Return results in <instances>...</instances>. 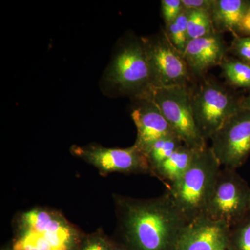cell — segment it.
I'll return each instance as SVG.
<instances>
[{"instance_id":"obj_15","label":"cell","mask_w":250,"mask_h":250,"mask_svg":"<svg viewBox=\"0 0 250 250\" xmlns=\"http://www.w3.org/2000/svg\"><path fill=\"white\" fill-rule=\"evenodd\" d=\"M184 143L177 135H171L166 136L156 141L149 149L145 152L149 169L150 174L167 160L176 150L182 147Z\"/></svg>"},{"instance_id":"obj_14","label":"cell","mask_w":250,"mask_h":250,"mask_svg":"<svg viewBox=\"0 0 250 250\" xmlns=\"http://www.w3.org/2000/svg\"><path fill=\"white\" fill-rule=\"evenodd\" d=\"M197 149H193L184 144L161 164L152 175L160 179L167 188L173 185L182 178L191 165Z\"/></svg>"},{"instance_id":"obj_11","label":"cell","mask_w":250,"mask_h":250,"mask_svg":"<svg viewBox=\"0 0 250 250\" xmlns=\"http://www.w3.org/2000/svg\"><path fill=\"white\" fill-rule=\"evenodd\" d=\"M229 228L202 215L188 224L176 250H220L228 248Z\"/></svg>"},{"instance_id":"obj_17","label":"cell","mask_w":250,"mask_h":250,"mask_svg":"<svg viewBox=\"0 0 250 250\" xmlns=\"http://www.w3.org/2000/svg\"><path fill=\"white\" fill-rule=\"evenodd\" d=\"M188 41L205 37L217 32L209 13L203 11H188Z\"/></svg>"},{"instance_id":"obj_3","label":"cell","mask_w":250,"mask_h":250,"mask_svg":"<svg viewBox=\"0 0 250 250\" xmlns=\"http://www.w3.org/2000/svg\"><path fill=\"white\" fill-rule=\"evenodd\" d=\"M221 166L210 147L197 149L191 165L167 192L188 223L205 214Z\"/></svg>"},{"instance_id":"obj_4","label":"cell","mask_w":250,"mask_h":250,"mask_svg":"<svg viewBox=\"0 0 250 250\" xmlns=\"http://www.w3.org/2000/svg\"><path fill=\"white\" fill-rule=\"evenodd\" d=\"M194 118L202 137L207 141L229 118L242 111L236 98L215 81L205 80L191 92Z\"/></svg>"},{"instance_id":"obj_2","label":"cell","mask_w":250,"mask_h":250,"mask_svg":"<svg viewBox=\"0 0 250 250\" xmlns=\"http://www.w3.org/2000/svg\"><path fill=\"white\" fill-rule=\"evenodd\" d=\"M104 91L134 100L152 89L150 66L142 38L126 37L118 42L103 75Z\"/></svg>"},{"instance_id":"obj_20","label":"cell","mask_w":250,"mask_h":250,"mask_svg":"<svg viewBox=\"0 0 250 250\" xmlns=\"http://www.w3.org/2000/svg\"><path fill=\"white\" fill-rule=\"evenodd\" d=\"M77 250H114V243L103 232L97 231L81 238Z\"/></svg>"},{"instance_id":"obj_7","label":"cell","mask_w":250,"mask_h":250,"mask_svg":"<svg viewBox=\"0 0 250 250\" xmlns=\"http://www.w3.org/2000/svg\"><path fill=\"white\" fill-rule=\"evenodd\" d=\"M142 39L150 66L152 88L188 86L190 70L183 54L172 45L166 31Z\"/></svg>"},{"instance_id":"obj_19","label":"cell","mask_w":250,"mask_h":250,"mask_svg":"<svg viewBox=\"0 0 250 250\" xmlns=\"http://www.w3.org/2000/svg\"><path fill=\"white\" fill-rule=\"evenodd\" d=\"M228 250H250V210L244 218L230 227Z\"/></svg>"},{"instance_id":"obj_5","label":"cell","mask_w":250,"mask_h":250,"mask_svg":"<svg viewBox=\"0 0 250 250\" xmlns=\"http://www.w3.org/2000/svg\"><path fill=\"white\" fill-rule=\"evenodd\" d=\"M250 210V188L246 181L236 170L220 169L204 215L230 228Z\"/></svg>"},{"instance_id":"obj_24","label":"cell","mask_w":250,"mask_h":250,"mask_svg":"<svg viewBox=\"0 0 250 250\" xmlns=\"http://www.w3.org/2000/svg\"><path fill=\"white\" fill-rule=\"evenodd\" d=\"M246 35H250V8L242 22L241 32Z\"/></svg>"},{"instance_id":"obj_23","label":"cell","mask_w":250,"mask_h":250,"mask_svg":"<svg viewBox=\"0 0 250 250\" xmlns=\"http://www.w3.org/2000/svg\"><path fill=\"white\" fill-rule=\"evenodd\" d=\"M184 9L211 13L214 0H182Z\"/></svg>"},{"instance_id":"obj_12","label":"cell","mask_w":250,"mask_h":250,"mask_svg":"<svg viewBox=\"0 0 250 250\" xmlns=\"http://www.w3.org/2000/svg\"><path fill=\"white\" fill-rule=\"evenodd\" d=\"M228 50L221 34L214 32L188 41L183 57L190 73L199 77L221 65Z\"/></svg>"},{"instance_id":"obj_8","label":"cell","mask_w":250,"mask_h":250,"mask_svg":"<svg viewBox=\"0 0 250 250\" xmlns=\"http://www.w3.org/2000/svg\"><path fill=\"white\" fill-rule=\"evenodd\" d=\"M210 140L221 167H241L250 155V112L242 111L231 117Z\"/></svg>"},{"instance_id":"obj_10","label":"cell","mask_w":250,"mask_h":250,"mask_svg":"<svg viewBox=\"0 0 250 250\" xmlns=\"http://www.w3.org/2000/svg\"><path fill=\"white\" fill-rule=\"evenodd\" d=\"M135 102L131 114L137 130L134 146L145 154L156 141L176 134L149 95Z\"/></svg>"},{"instance_id":"obj_16","label":"cell","mask_w":250,"mask_h":250,"mask_svg":"<svg viewBox=\"0 0 250 250\" xmlns=\"http://www.w3.org/2000/svg\"><path fill=\"white\" fill-rule=\"evenodd\" d=\"M220 66L230 85L250 89V65L236 58L225 57Z\"/></svg>"},{"instance_id":"obj_18","label":"cell","mask_w":250,"mask_h":250,"mask_svg":"<svg viewBox=\"0 0 250 250\" xmlns=\"http://www.w3.org/2000/svg\"><path fill=\"white\" fill-rule=\"evenodd\" d=\"M189 11L183 9L175 21L166 26V34L172 45L180 53L184 54L188 42V20Z\"/></svg>"},{"instance_id":"obj_27","label":"cell","mask_w":250,"mask_h":250,"mask_svg":"<svg viewBox=\"0 0 250 250\" xmlns=\"http://www.w3.org/2000/svg\"><path fill=\"white\" fill-rule=\"evenodd\" d=\"M220 250H228V248H224V249Z\"/></svg>"},{"instance_id":"obj_13","label":"cell","mask_w":250,"mask_h":250,"mask_svg":"<svg viewBox=\"0 0 250 250\" xmlns=\"http://www.w3.org/2000/svg\"><path fill=\"white\" fill-rule=\"evenodd\" d=\"M250 8L248 0H214L210 17L217 32H241L242 22Z\"/></svg>"},{"instance_id":"obj_6","label":"cell","mask_w":250,"mask_h":250,"mask_svg":"<svg viewBox=\"0 0 250 250\" xmlns=\"http://www.w3.org/2000/svg\"><path fill=\"white\" fill-rule=\"evenodd\" d=\"M149 96L184 144L193 149L207 146L195 123L187 86L153 88Z\"/></svg>"},{"instance_id":"obj_1","label":"cell","mask_w":250,"mask_h":250,"mask_svg":"<svg viewBox=\"0 0 250 250\" xmlns=\"http://www.w3.org/2000/svg\"><path fill=\"white\" fill-rule=\"evenodd\" d=\"M118 228L129 250H176L188 221L168 192L150 199L116 195Z\"/></svg>"},{"instance_id":"obj_28","label":"cell","mask_w":250,"mask_h":250,"mask_svg":"<svg viewBox=\"0 0 250 250\" xmlns=\"http://www.w3.org/2000/svg\"><path fill=\"white\" fill-rule=\"evenodd\" d=\"M12 250V249H11V250Z\"/></svg>"},{"instance_id":"obj_26","label":"cell","mask_w":250,"mask_h":250,"mask_svg":"<svg viewBox=\"0 0 250 250\" xmlns=\"http://www.w3.org/2000/svg\"><path fill=\"white\" fill-rule=\"evenodd\" d=\"M114 250H129L124 245L116 244L114 243Z\"/></svg>"},{"instance_id":"obj_25","label":"cell","mask_w":250,"mask_h":250,"mask_svg":"<svg viewBox=\"0 0 250 250\" xmlns=\"http://www.w3.org/2000/svg\"><path fill=\"white\" fill-rule=\"evenodd\" d=\"M241 106L243 111L250 112V93L246 97L241 98Z\"/></svg>"},{"instance_id":"obj_22","label":"cell","mask_w":250,"mask_h":250,"mask_svg":"<svg viewBox=\"0 0 250 250\" xmlns=\"http://www.w3.org/2000/svg\"><path fill=\"white\" fill-rule=\"evenodd\" d=\"M183 9L182 0H162L161 11L166 26L175 21Z\"/></svg>"},{"instance_id":"obj_21","label":"cell","mask_w":250,"mask_h":250,"mask_svg":"<svg viewBox=\"0 0 250 250\" xmlns=\"http://www.w3.org/2000/svg\"><path fill=\"white\" fill-rule=\"evenodd\" d=\"M230 51L236 59L250 65V35L235 36Z\"/></svg>"},{"instance_id":"obj_9","label":"cell","mask_w":250,"mask_h":250,"mask_svg":"<svg viewBox=\"0 0 250 250\" xmlns=\"http://www.w3.org/2000/svg\"><path fill=\"white\" fill-rule=\"evenodd\" d=\"M73 155L96 167L103 174L121 172L125 174H150L146 154L133 146L127 148H107L100 146H73Z\"/></svg>"}]
</instances>
